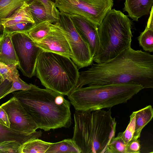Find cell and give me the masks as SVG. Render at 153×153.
I'll return each mask as SVG.
<instances>
[{"mask_svg": "<svg viewBox=\"0 0 153 153\" xmlns=\"http://www.w3.org/2000/svg\"><path fill=\"white\" fill-rule=\"evenodd\" d=\"M1 78V76H0V79Z\"/></svg>", "mask_w": 153, "mask_h": 153, "instance_id": "1f68e13d", "label": "cell"}, {"mask_svg": "<svg viewBox=\"0 0 153 153\" xmlns=\"http://www.w3.org/2000/svg\"><path fill=\"white\" fill-rule=\"evenodd\" d=\"M35 42L42 51L56 53L74 60L65 32L59 22L51 24V30L45 38Z\"/></svg>", "mask_w": 153, "mask_h": 153, "instance_id": "8fae6325", "label": "cell"}, {"mask_svg": "<svg viewBox=\"0 0 153 153\" xmlns=\"http://www.w3.org/2000/svg\"><path fill=\"white\" fill-rule=\"evenodd\" d=\"M70 58L42 51L37 60L36 75L46 88L68 95L76 87L79 74Z\"/></svg>", "mask_w": 153, "mask_h": 153, "instance_id": "5b68a950", "label": "cell"}, {"mask_svg": "<svg viewBox=\"0 0 153 153\" xmlns=\"http://www.w3.org/2000/svg\"><path fill=\"white\" fill-rule=\"evenodd\" d=\"M22 145L13 141H5L0 142V153H21Z\"/></svg>", "mask_w": 153, "mask_h": 153, "instance_id": "d4e9b609", "label": "cell"}, {"mask_svg": "<svg viewBox=\"0 0 153 153\" xmlns=\"http://www.w3.org/2000/svg\"><path fill=\"white\" fill-rule=\"evenodd\" d=\"M60 13L79 15L98 26L113 5V0H55Z\"/></svg>", "mask_w": 153, "mask_h": 153, "instance_id": "52a82bcc", "label": "cell"}, {"mask_svg": "<svg viewBox=\"0 0 153 153\" xmlns=\"http://www.w3.org/2000/svg\"><path fill=\"white\" fill-rule=\"evenodd\" d=\"M132 22L120 10H111L98 27L99 46L93 57L97 63L111 59L131 46Z\"/></svg>", "mask_w": 153, "mask_h": 153, "instance_id": "8992f818", "label": "cell"}, {"mask_svg": "<svg viewBox=\"0 0 153 153\" xmlns=\"http://www.w3.org/2000/svg\"><path fill=\"white\" fill-rule=\"evenodd\" d=\"M33 0H0V31L3 30L1 24L2 19L10 16L25 2L30 3Z\"/></svg>", "mask_w": 153, "mask_h": 153, "instance_id": "ffe728a7", "label": "cell"}, {"mask_svg": "<svg viewBox=\"0 0 153 153\" xmlns=\"http://www.w3.org/2000/svg\"><path fill=\"white\" fill-rule=\"evenodd\" d=\"M31 87L30 84H28L22 80L19 77H18L12 81L11 88L6 94V95L16 91L28 90Z\"/></svg>", "mask_w": 153, "mask_h": 153, "instance_id": "83f0119b", "label": "cell"}, {"mask_svg": "<svg viewBox=\"0 0 153 153\" xmlns=\"http://www.w3.org/2000/svg\"><path fill=\"white\" fill-rule=\"evenodd\" d=\"M58 22L65 31L73 54V62L78 69L91 65L93 56L89 46L76 31L69 16L60 13Z\"/></svg>", "mask_w": 153, "mask_h": 153, "instance_id": "9c48e42d", "label": "cell"}, {"mask_svg": "<svg viewBox=\"0 0 153 153\" xmlns=\"http://www.w3.org/2000/svg\"><path fill=\"white\" fill-rule=\"evenodd\" d=\"M91 65L79 72L75 88L129 83L140 85L143 88H153V55L148 52L130 46L111 59Z\"/></svg>", "mask_w": 153, "mask_h": 153, "instance_id": "6da1fadb", "label": "cell"}, {"mask_svg": "<svg viewBox=\"0 0 153 153\" xmlns=\"http://www.w3.org/2000/svg\"><path fill=\"white\" fill-rule=\"evenodd\" d=\"M80 153V151L71 139H67L51 143L46 153Z\"/></svg>", "mask_w": 153, "mask_h": 153, "instance_id": "44dd1931", "label": "cell"}, {"mask_svg": "<svg viewBox=\"0 0 153 153\" xmlns=\"http://www.w3.org/2000/svg\"><path fill=\"white\" fill-rule=\"evenodd\" d=\"M18 63L6 65L0 62V76L4 79L13 81L19 77V75L17 69Z\"/></svg>", "mask_w": 153, "mask_h": 153, "instance_id": "cb8c5ba5", "label": "cell"}, {"mask_svg": "<svg viewBox=\"0 0 153 153\" xmlns=\"http://www.w3.org/2000/svg\"><path fill=\"white\" fill-rule=\"evenodd\" d=\"M140 145L138 139L130 141L128 144V153L140 152Z\"/></svg>", "mask_w": 153, "mask_h": 153, "instance_id": "f546056e", "label": "cell"}, {"mask_svg": "<svg viewBox=\"0 0 153 153\" xmlns=\"http://www.w3.org/2000/svg\"><path fill=\"white\" fill-rule=\"evenodd\" d=\"M111 114V109L75 110L71 139L80 153H105L116 131L117 122Z\"/></svg>", "mask_w": 153, "mask_h": 153, "instance_id": "3957f363", "label": "cell"}, {"mask_svg": "<svg viewBox=\"0 0 153 153\" xmlns=\"http://www.w3.org/2000/svg\"><path fill=\"white\" fill-rule=\"evenodd\" d=\"M1 106L7 114L10 129L21 132L32 133L39 128L31 116L15 97L13 96Z\"/></svg>", "mask_w": 153, "mask_h": 153, "instance_id": "30bf717a", "label": "cell"}, {"mask_svg": "<svg viewBox=\"0 0 153 153\" xmlns=\"http://www.w3.org/2000/svg\"><path fill=\"white\" fill-rule=\"evenodd\" d=\"M124 4V11L133 20L137 22L139 18L149 13L153 0H125Z\"/></svg>", "mask_w": 153, "mask_h": 153, "instance_id": "5bb4252c", "label": "cell"}, {"mask_svg": "<svg viewBox=\"0 0 153 153\" xmlns=\"http://www.w3.org/2000/svg\"></svg>", "mask_w": 153, "mask_h": 153, "instance_id": "d6a6232c", "label": "cell"}, {"mask_svg": "<svg viewBox=\"0 0 153 153\" xmlns=\"http://www.w3.org/2000/svg\"><path fill=\"white\" fill-rule=\"evenodd\" d=\"M153 6L151 9L150 16L144 31L138 37L140 45L146 51H153Z\"/></svg>", "mask_w": 153, "mask_h": 153, "instance_id": "ac0fdd59", "label": "cell"}, {"mask_svg": "<svg viewBox=\"0 0 153 153\" xmlns=\"http://www.w3.org/2000/svg\"><path fill=\"white\" fill-rule=\"evenodd\" d=\"M0 124L10 128V123L6 111L0 106Z\"/></svg>", "mask_w": 153, "mask_h": 153, "instance_id": "4dcf8cb0", "label": "cell"}, {"mask_svg": "<svg viewBox=\"0 0 153 153\" xmlns=\"http://www.w3.org/2000/svg\"><path fill=\"white\" fill-rule=\"evenodd\" d=\"M44 5L47 12L58 22L59 18L60 13L56 6L53 0H37Z\"/></svg>", "mask_w": 153, "mask_h": 153, "instance_id": "4316f807", "label": "cell"}, {"mask_svg": "<svg viewBox=\"0 0 153 153\" xmlns=\"http://www.w3.org/2000/svg\"><path fill=\"white\" fill-rule=\"evenodd\" d=\"M11 35L3 31L0 35V62L6 65L19 63L11 40Z\"/></svg>", "mask_w": 153, "mask_h": 153, "instance_id": "2e32d148", "label": "cell"}, {"mask_svg": "<svg viewBox=\"0 0 153 153\" xmlns=\"http://www.w3.org/2000/svg\"><path fill=\"white\" fill-rule=\"evenodd\" d=\"M29 10L34 22V25L49 20L53 23L58 21L47 11L43 4L37 0H33L29 4Z\"/></svg>", "mask_w": 153, "mask_h": 153, "instance_id": "d6986e66", "label": "cell"}, {"mask_svg": "<svg viewBox=\"0 0 153 153\" xmlns=\"http://www.w3.org/2000/svg\"><path fill=\"white\" fill-rule=\"evenodd\" d=\"M41 130L32 133H28L13 130L0 124V142L5 141H13L21 144L42 136Z\"/></svg>", "mask_w": 153, "mask_h": 153, "instance_id": "9a60e30c", "label": "cell"}, {"mask_svg": "<svg viewBox=\"0 0 153 153\" xmlns=\"http://www.w3.org/2000/svg\"><path fill=\"white\" fill-rule=\"evenodd\" d=\"M52 23H53L49 20L41 22L34 25L27 33L34 42L40 41L48 35Z\"/></svg>", "mask_w": 153, "mask_h": 153, "instance_id": "7402d4cb", "label": "cell"}, {"mask_svg": "<svg viewBox=\"0 0 153 153\" xmlns=\"http://www.w3.org/2000/svg\"><path fill=\"white\" fill-rule=\"evenodd\" d=\"M26 90L13 92L30 115L39 128L45 131L69 127L71 124L70 102L64 95L30 84Z\"/></svg>", "mask_w": 153, "mask_h": 153, "instance_id": "7a4b0ae2", "label": "cell"}, {"mask_svg": "<svg viewBox=\"0 0 153 153\" xmlns=\"http://www.w3.org/2000/svg\"><path fill=\"white\" fill-rule=\"evenodd\" d=\"M29 3L27 2H25L9 17L2 19L1 24L3 28L20 22H30L34 24L29 9Z\"/></svg>", "mask_w": 153, "mask_h": 153, "instance_id": "e0dca14e", "label": "cell"}, {"mask_svg": "<svg viewBox=\"0 0 153 153\" xmlns=\"http://www.w3.org/2000/svg\"><path fill=\"white\" fill-rule=\"evenodd\" d=\"M12 81L7 79H0V100L6 96V94L11 88Z\"/></svg>", "mask_w": 153, "mask_h": 153, "instance_id": "f1b7e54d", "label": "cell"}, {"mask_svg": "<svg viewBox=\"0 0 153 153\" xmlns=\"http://www.w3.org/2000/svg\"><path fill=\"white\" fill-rule=\"evenodd\" d=\"M34 25V23L30 22H20L4 27L2 31L11 34L15 32H26Z\"/></svg>", "mask_w": 153, "mask_h": 153, "instance_id": "484cf974", "label": "cell"}, {"mask_svg": "<svg viewBox=\"0 0 153 153\" xmlns=\"http://www.w3.org/2000/svg\"><path fill=\"white\" fill-rule=\"evenodd\" d=\"M11 38L18 61V68L24 75L31 78L36 75L37 59L42 50L27 32L13 33Z\"/></svg>", "mask_w": 153, "mask_h": 153, "instance_id": "ba28073f", "label": "cell"}, {"mask_svg": "<svg viewBox=\"0 0 153 153\" xmlns=\"http://www.w3.org/2000/svg\"><path fill=\"white\" fill-rule=\"evenodd\" d=\"M143 89L133 83L90 85L75 88L67 96L76 110L92 111L126 103Z\"/></svg>", "mask_w": 153, "mask_h": 153, "instance_id": "277c9868", "label": "cell"}, {"mask_svg": "<svg viewBox=\"0 0 153 153\" xmlns=\"http://www.w3.org/2000/svg\"><path fill=\"white\" fill-rule=\"evenodd\" d=\"M78 33L88 45L93 57L99 48L98 27L77 15H69Z\"/></svg>", "mask_w": 153, "mask_h": 153, "instance_id": "4fadbf2b", "label": "cell"}, {"mask_svg": "<svg viewBox=\"0 0 153 153\" xmlns=\"http://www.w3.org/2000/svg\"><path fill=\"white\" fill-rule=\"evenodd\" d=\"M153 117V109L150 105L133 112L130 116L129 123L126 130L118 133V136L126 144L132 140L138 139L142 129Z\"/></svg>", "mask_w": 153, "mask_h": 153, "instance_id": "7c38bea8", "label": "cell"}, {"mask_svg": "<svg viewBox=\"0 0 153 153\" xmlns=\"http://www.w3.org/2000/svg\"><path fill=\"white\" fill-rule=\"evenodd\" d=\"M51 143L39 138L31 140L22 145L21 153H46Z\"/></svg>", "mask_w": 153, "mask_h": 153, "instance_id": "603a6c76", "label": "cell"}]
</instances>
